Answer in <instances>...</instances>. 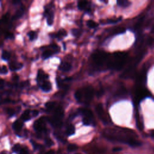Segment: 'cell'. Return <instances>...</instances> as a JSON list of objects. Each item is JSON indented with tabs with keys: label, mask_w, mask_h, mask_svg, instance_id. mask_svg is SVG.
Here are the masks:
<instances>
[{
	"label": "cell",
	"mask_w": 154,
	"mask_h": 154,
	"mask_svg": "<svg viewBox=\"0 0 154 154\" xmlns=\"http://www.w3.org/2000/svg\"><path fill=\"white\" fill-rule=\"evenodd\" d=\"M134 133L129 129L115 130L110 129L105 131L104 135L108 140L112 142H119L129 144L132 147H136L140 145V142L135 138Z\"/></svg>",
	"instance_id": "6da1fadb"
},
{
	"label": "cell",
	"mask_w": 154,
	"mask_h": 154,
	"mask_svg": "<svg viewBox=\"0 0 154 154\" xmlns=\"http://www.w3.org/2000/svg\"><path fill=\"white\" fill-rule=\"evenodd\" d=\"M128 59V54L123 52H117L114 53L111 60H108L107 63L108 68L119 70L121 69Z\"/></svg>",
	"instance_id": "7a4b0ae2"
},
{
	"label": "cell",
	"mask_w": 154,
	"mask_h": 154,
	"mask_svg": "<svg viewBox=\"0 0 154 154\" xmlns=\"http://www.w3.org/2000/svg\"><path fill=\"white\" fill-rule=\"evenodd\" d=\"M92 59L94 63L97 66H102L106 62H108V54L104 51H97L92 55Z\"/></svg>",
	"instance_id": "3957f363"
},
{
	"label": "cell",
	"mask_w": 154,
	"mask_h": 154,
	"mask_svg": "<svg viewBox=\"0 0 154 154\" xmlns=\"http://www.w3.org/2000/svg\"><path fill=\"white\" fill-rule=\"evenodd\" d=\"M48 120V118L45 117H42L40 119L36 120L34 123L33 127L34 130L38 133L40 134L42 133H45L47 131L46 128V121Z\"/></svg>",
	"instance_id": "277c9868"
},
{
	"label": "cell",
	"mask_w": 154,
	"mask_h": 154,
	"mask_svg": "<svg viewBox=\"0 0 154 154\" xmlns=\"http://www.w3.org/2000/svg\"><path fill=\"white\" fill-rule=\"evenodd\" d=\"M83 99H84V102L86 104H89L92 100L94 95V90L90 86L86 87L81 89ZM83 102V101H82Z\"/></svg>",
	"instance_id": "5b68a950"
},
{
	"label": "cell",
	"mask_w": 154,
	"mask_h": 154,
	"mask_svg": "<svg viewBox=\"0 0 154 154\" xmlns=\"http://www.w3.org/2000/svg\"><path fill=\"white\" fill-rule=\"evenodd\" d=\"M149 94V93L147 89L142 86H138L135 92V100L137 102H139L142 99L148 97Z\"/></svg>",
	"instance_id": "8992f818"
},
{
	"label": "cell",
	"mask_w": 154,
	"mask_h": 154,
	"mask_svg": "<svg viewBox=\"0 0 154 154\" xmlns=\"http://www.w3.org/2000/svg\"><path fill=\"white\" fill-rule=\"evenodd\" d=\"M95 110H96V112L99 117V118L102 120V122L105 125L108 124L110 122L108 117L107 116V114L104 111V109L103 108V106H102V104H98L96 106V107H95Z\"/></svg>",
	"instance_id": "52a82bcc"
},
{
	"label": "cell",
	"mask_w": 154,
	"mask_h": 154,
	"mask_svg": "<svg viewBox=\"0 0 154 154\" xmlns=\"http://www.w3.org/2000/svg\"><path fill=\"white\" fill-rule=\"evenodd\" d=\"M44 16L47 18V22L48 25H51L53 23L54 21V12L52 11H50L49 9H45V12H44Z\"/></svg>",
	"instance_id": "ba28073f"
},
{
	"label": "cell",
	"mask_w": 154,
	"mask_h": 154,
	"mask_svg": "<svg viewBox=\"0 0 154 154\" xmlns=\"http://www.w3.org/2000/svg\"><path fill=\"white\" fill-rule=\"evenodd\" d=\"M79 112L81 113L84 117H87V118L90 119L92 121L94 122V117L93 113L92 111H90L89 109L86 108H82L79 110Z\"/></svg>",
	"instance_id": "9c48e42d"
},
{
	"label": "cell",
	"mask_w": 154,
	"mask_h": 154,
	"mask_svg": "<svg viewBox=\"0 0 154 154\" xmlns=\"http://www.w3.org/2000/svg\"><path fill=\"white\" fill-rule=\"evenodd\" d=\"M53 117L58 120H62L64 117V111L61 107H58L55 108Z\"/></svg>",
	"instance_id": "30bf717a"
},
{
	"label": "cell",
	"mask_w": 154,
	"mask_h": 154,
	"mask_svg": "<svg viewBox=\"0 0 154 154\" xmlns=\"http://www.w3.org/2000/svg\"><path fill=\"white\" fill-rule=\"evenodd\" d=\"M9 69L12 71H15L22 69L23 67V64L21 63H16V62H11L9 64Z\"/></svg>",
	"instance_id": "8fae6325"
},
{
	"label": "cell",
	"mask_w": 154,
	"mask_h": 154,
	"mask_svg": "<svg viewBox=\"0 0 154 154\" xmlns=\"http://www.w3.org/2000/svg\"><path fill=\"white\" fill-rule=\"evenodd\" d=\"M23 127V123L20 120H17L13 123L12 128L15 131L16 133H19L22 129V128Z\"/></svg>",
	"instance_id": "7c38bea8"
},
{
	"label": "cell",
	"mask_w": 154,
	"mask_h": 154,
	"mask_svg": "<svg viewBox=\"0 0 154 154\" xmlns=\"http://www.w3.org/2000/svg\"><path fill=\"white\" fill-rule=\"evenodd\" d=\"M24 7L22 6L20 9H19L14 14V15L12 16V19L13 21V20H16L18 19V18H21L22 16L24 14Z\"/></svg>",
	"instance_id": "4fadbf2b"
},
{
	"label": "cell",
	"mask_w": 154,
	"mask_h": 154,
	"mask_svg": "<svg viewBox=\"0 0 154 154\" xmlns=\"http://www.w3.org/2000/svg\"><path fill=\"white\" fill-rule=\"evenodd\" d=\"M40 88L42 90L45 92H49L51 89H52V86L51 84L49 81H44L40 85Z\"/></svg>",
	"instance_id": "5bb4252c"
},
{
	"label": "cell",
	"mask_w": 154,
	"mask_h": 154,
	"mask_svg": "<svg viewBox=\"0 0 154 154\" xmlns=\"http://www.w3.org/2000/svg\"><path fill=\"white\" fill-rule=\"evenodd\" d=\"M47 78H48V75H46L42 70H39L38 71V77H37V79H38V83H40V82L43 83L44 81H45L44 80Z\"/></svg>",
	"instance_id": "9a60e30c"
},
{
	"label": "cell",
	"mask_w": 154,
	"mask_h": 154,
	"mask_svg": "<svg viewBox=\"0 0 154 154\" xmlns=\"http://www.w3.org/2000/svg\"><path fill=\"white\" fill-rule=\"evenodd\" d=\"M71 68H72L71 64L69 63H67V62L62 63L59 67V69L63 72H68V71L70 70L71 69Z\"/></svg>",
	"instance_id": "2e32d148"
},
{
	"label": "cell",
	"mask_w": 154,
	"mask_h": 154,
	"mask_svg": "<svg viewBox=\"0 0 154 154\" xmlns=\"http://www.w3.org/2000/svg\"><path fill=\"white\" fill-rule=\"evenodd\" d=\"M75 128L74 125L70 124L66 128V133L67 136H70L72 135H74L75 134Z\"/></svg>",
	"instance_id": "e0dca14e"
},
{
	"label": "cell",
	"mask_w": 154,
	"mask_h": 154,
	"mask_svg": "<svg viewBox=\"0 0 154 154\" xmlns=\"http://www.w3.org/2000/svg\"><path fill=\"white\" fill-rule=\"evenodd\" d=\"M31 119V116H30V112L28 110H25L23 114L21 115V119L24 122L28 121Z\"/></svg>",
	"instance_id": "ac0fdd59"
},
{
	"label": "cell",
	"mask_w": 154,
	"mask_h": 154,
	"mask_svg": "<svg viewBox=\"0 0 154 154\" xmlns=\"http://www.w3.org/2000/svg\"><path fill=\"white\" fill-rule=\"evenodd\" d=\"M75 98L78 102H82L83 94H82V90L81 89H78L75 93Z\"/></svg>",
	"instance_id": "d6986e66"
},
{
	"label": "cell",
	"mask_w": 154,
	"mask_h": 154,
	"mask_svg": "<svg viewBox=\"0 0 154 154\" xmlns=\"http://www.w3.org/2000/svg\"><path fill=\"white\" fill-rule=\"evenodd\" d=\"M66 35H67V33L66 30H64V29H61V30L58 31V33L56 34L55 37L57 38L58 39H61L62 38L64 37V36H66Z\"/></svg>",
	"instance_id": "ffe728a7"
},
{
	"label": "cell",
	"mask_w": 154,
	"mask_h": 154,
	"mask_svg": "<svg viewBox=\"0 0 154 154\" xmlns=\"http://www.w3.org/2000/svg\"><path fill=\"white\" fill-rule=\"evenodd\" d=\"M54 54V52H53L51 50H46L44 51L42 54V58L43 59H47L48 58L50 57L51 56H52V55Z\"/></svg>",
	"instance_id": "44dd1931"
},
{
	"label": "cell",
	"mask_w": 154,
	"mask_h": 154,
	"mask_svg": "<svg viewBox=\"0 0 154 154\" xmlns=\"http://www.w3.org/2000/svg\"><path fill=\"white\" fill-rule=\"evenodd\" d=\"M117 4L122 7H127L131 3L128 1H126V0H118L117 1Z\"/></svg>",
	"instance_id": "7402d4cb"
},
{
	"label": "cell",
	"mask_w": 154,
	"mask_h": 154,
	"mask_svg": "<svg viewBox=\"0 0 154 154\" xmlns=\"http://www.w3.org/2000/svg\"><path fill=\"white\" fill-rule=\"evenodd\" d=\"M86 24L88 27H89L90 28H94L98 26V24L93 20H88L87 21Z\"/></svg>",
	"instance_id": "603a6c76"
},
{
	"label": "cell",
	"mask_w": 154,
	"mask_h": 154,
	"mask_svg": "<svg viewBox=\"0 0 154 154\" xmlns=\"http://www.w3.org/2000/svg\"><path fill=\"white\" fill-rule=\"evenodd\" d=\"M87 1H79L78 2V7L80 10H83L86 9V7L87 6Z\"/></svg>",
	"instance_id": "cb8c5ba5"
},
{
	"label": "cell",
	"mask_w": 154,
	"mask_h": 154,
	"mask_svg": "<svg viewBox=\"0 0 154 154\" xmlns=\"http://www.w3.org/2000/svg\"><path fill=\"white\" fill-rule=\"evenodd\" d=\"M10 54L9 53V52H8V51H3L2 55H1L2 59L7 61L10 59Z\"/></svg>",
	"instance_id": "d4e9b609"
},
{
	"label": "cell",
	"mask_w": 154,
	"mask_h": 154,
	"mask_svg": "<svg viewBox=\"0 0 154 154\" xmlns=\"http://www.w3.org/2000/svg\"><path fill=\"white\" fill-rule=\"evenodd\" d=\"M55 105V103L54 102H48L45 104V107L48 110H51Z\"/></svg>",
	"instance_id": "484cf974"
},
{
	"label": "cell",
	"mask_w": 154,
	"mask_h": 154,
	"mask_svg": "<svg viewBox=\"0 0 154 154\" xmlns=\"http://www.w3.org/2000/svg\"><path fill=\"white\" fill-rule=\"evenodd\" d=\"M78 148V146L75 144H70L68 146V151L69 152H73L76 151Z\"/></svg>",
	"instance_id": "4316f807"
},
{
	"label": "cell",
	"mask_w": 154,
	"mask_h": 154,
	"mask_svg": "<svg viewBox=\"0 0 154 154\" xmlns=\"http://www.w3.org/2000/svg\"><path fill=\"white\" fill-rule=\"evenodd\" d=\"M28 36H29V38H30V40H33L36 39V38H37V34H36L35 31H31L30 32H28Z\"/></svg>",
	"instance_id": "83f0119b"
},
{
	"label": "cell",
	"mask_w": 154,
	"mask_h": 154,
	"mask_svg": "<svg viewBox=\"0 0 154 154\" xmlns=\"http://www.w3.org/2000/svg\"><path fill=\"white\" fill-rule=\"evenodd\" d=\"M5 112L6 113L8 114V115L10 117H12L14 114H15V111L13 108H7L5 109Z\"/></svg>",
	"instance_id": "f1b7e54d"
},
{
	"label": "cell",
	"mask_w": 154,
	"mask_h": 154,
	"mask_svg": "<svg viewBox=\"0 0 154 154\" xmlns=\"http://www.w3.org/2000/svg\"><path fill=\"white\" fill-rule=\"evenodd\" d=\"M22 149H23V148L21 147V144H16L15 145H14V146H13V152H14L18 153V152H20L22 150Z\"/></svg>",
	"instance_id": "f546056e"
},
{
	"label": "cell",
	"mask_w": 154,
	"mask_h": 154,
	"mask_svg": "<svg viewBox=\"0 0 154 154\" xmlns=\"http://www.w3.org/2000/svg\"><path fill=\"white\" fill-rule=\"evenodd\" d=\"M121 19H122V17H120L118 19H108L105 22V23L109 24H116L117 23H118V22H119L120 21H121Z\"/></svg>",
	"instance_id": "4dcf8cb0"
},
{
	"label": "cell",
	"mask_w": 154,
	"mask_h": 154,
	"mask_svg": "<svg viewBox=\"0 0 154 154\" xmlns=\"http://www.w3.org/2000/svg\"><path fill=\"white\" fill-rule=\"evenodd\" d=\"M125 31V29L124 28H116L115 30H114V34H120V33H123Z\"/></svg>",
	"instance_id": "1f68e13d"
},
{
	"label": "cell",
	"mask_w": 154,
	"mask_h": 154,
	"mask_svg": "<svg viewBox=\"0 0 154 154\" xmlns=\"http://www.w3.org/2000/svg\"><path fill=\"white\" fill-rule=\"evenodd\" d=\"M8 72V70H7V67L5 66H2L1 68V74H7Z\"/></svg>",
	"instance_id": "d6a6232c"
},
{
	"label": "cell",
	"mask_w": 154,
	"mask_h": 154,
	"mask_svg": "<svg viewBox=\"0 0 154 154\" xmlns=\"http://www.w3.org/2000/svg\"><path fill=\"white\" fill-rule=\"evenodd\" d=\"M8 19H9V15H8V14H4V15L1 18V22L3 23H7V21H8Z\"/></svg>",
	"instance_id": "836d02e7"
},
{
	"label": "cell",
	"mask_w": 154,
	"mask_h": 154,
	"mask_svg": "<svg viewBox=\"0 0 154 154\" xmlns=\"http://www.w3.org/2000/svg\"><path fill=\"white\" fill-rule=\"evenodd\" d=\"M13 38H14L13 34L12 33H10V32L6 33V34L5 35V38L6 39H13Z\"/></svg>",
	"instance_id": "e575fe53"
},
{
	"label": "cell",
	"mask_w": 154,
	"mask_h": 154,
	"mask_svg": "<svg viewBox=\"0 0 154 154\" xmlns=\"http://www.w3.org/2000/svg\"><path fill=\"white\" fill-rule=\"evenodd\" d=\"M45 143L48 146H51L53 144V141L51 140L49 138H47L45 139Z\"/></svg>",
	"instance_id": "d590c367"
},
{
	"label": "cell",
	"mask_w": 154,
	"mask_h": 154,
	"mask_svg": "<svg viewBox=\"0 0 154 154\" xmlns=\"http://www.w3.org/2000/svg\"><path fill=\"white\" fill-rule=\"evenodd\" d=\"M72 33L74 36H77L79 34V31L78 30H77V29H76V28L72 29Z\"/></svg>",
	"instance_id": "8d00e7d4"
},
{
	"label": "cell",
	"mask_w": 154,
	"mask_h": 154,
	"mask_svg": "<svg viewBox=\"0 0 154 154\" xmlns=\"http://www.w3.org/2000/svg\"><path fill=\"white\" fill-rule=\"evenodd\" d=\"M19 154H29L28 152V150L27 148H24L22 149V150L21 151V152H19Z\"/></svg>",
	"instance_id": "74e56055"
},
{
	"label": "cell",
	"mask_w": 154,
	"mask_h": 154,
	"mask_svg": "<svg viewBox=\"0 0 154 154\" xmlns=\"http://www.w3.org/2000/svg\"><path fill=\"white\" fill-rule=\"evenodd\" d=\"M103 93H104V90H102V89H100V90L97 92V96H98V97H101L102 95L103 94Z\"/></svg>",
	"instance_id": "f35d334b"
},
{
	"label": "cell",
	"mask_w": 154,
	"mask_h": 154,
	"mask_svg": "<svg viewBox=\"0 0 154 154\" xmlns=\"http://www.w3.org/2000/svg\"><path fill=\"white\" fill-rule=\"evenodd\" d=\"M39 112L38 111H37V110H33V111L32 112V114H33V116L34 117L37 116L39 114Z\"/></svg>",
	"instance_id": "ab89813d"
},
{
	"label": "cell",
	"mask_w": 154,
	"mask_h": 154,
	"mask_svg": "<svg viewBox=\"0 0 154 154\" xmlns=\"http://www.w3.org/2000/svg\"><path fill=\"white\" fill-rule=\"evenodd\" d=\"M4 84V80L1 79V82H0V87H1V89H3Z\"/></svg>",
	"instance_id": "60d3db41"
},
{
	"label": "cell",
	"mask_w": 154,
	"mask_h": 154,
	"mask_svg": "<svg viewBox=\"0 0 154 154\" xmlns=\"http://www.w3.org/2000/svg\"><path fill=\"white\" fill-rule=\"evenodd\" d=\"M121 150H122V149H121V148H114V149H113V151L114 152L120 151H121Z\"/></svg>",
	"instance_id": "b9f144b4"
},
{
	"label": "cell",
	"mask_w": 154,
	"mask_h": 154,
	"mask_svg": "<svg viewBox=\"0 0 154 154\" xmlns=\"http://www.w3.org/2000/svg\"><path fill=\"white\" fill-rule=\"evenodd\" d=\"M21 1H19V0H18V1H16V0H14V1H13V3L14 4H18V3H19Z\"/></svg>",
	"instance_id": "7bdbcfd3"
},
{
	"label": "cell",
	"mask_w": 154,
	"mask_h": 154,
	"mask_svg": "<svg viewBox=\"0 0 154 154\" xmlns=\"http://www.w3.org/2000/svg\"><path fill=\"white\" fill-rule=\"evenodd\" d=\"M54 152L53 151H49L48 152H47L45 154H54Z\"/></svg>",
	"instance_id": "ee69618b"
},
{
	"label": "cell",
	"mask_w": 154,
	"mask_h": 154,
	"mask_svg": "<svg viewBox=\"0 0 154 154\" xmlns=\"http://www.w3.org/2000/svg\"><path fill=\"white\" fill-rule=\"evenodd\" d=\"M1 154H5V153H3H3H2Z\"/></svg>",
	"instance_id": "f6af8a7d"
},
{
	"label": "cell",
	"mask_w": 154,
	"mask_h": 154,
	"mask_svg": "<svg viewBox=\"0 0 154 154\" xmlns=\"http://www.w3.org/2000/svg\"><path fill=\"white\" fill-rule=\"evenodd\" d=\"M76 154H79V153H76Z\"/></svg>",
	"instance_id": "bcb514c9"
}]
</instances>
